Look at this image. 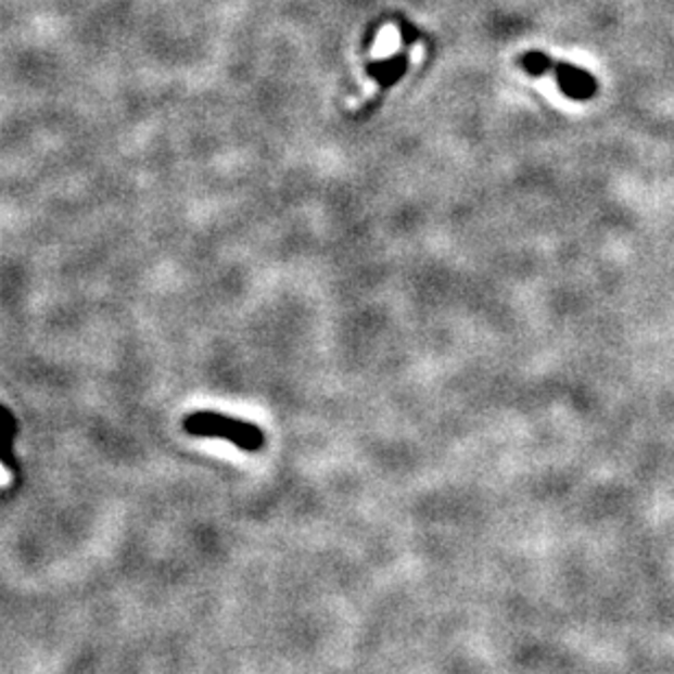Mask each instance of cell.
Wrapping results in <instances>:
<instances>
[{
	"mask_svg": "<svg viewBox=\"0 0 674 674\" xmlns=\"http://www.w3.org/2000/svg\"><path fill=\"white\" fill-rule=\"evenodd\" d=\"M518 62L520 68L533 77L552 75L563 97L572 101H589L598 92V79L570 62H555L539 51H529Z\"/></svg>",
	"mask_w": 674,
	"mask_h": 674,
	"instance_id": "1",
	"label": "cell"
}]
</instances>
